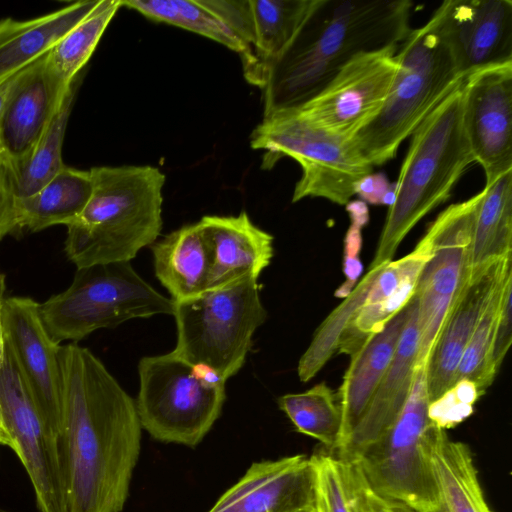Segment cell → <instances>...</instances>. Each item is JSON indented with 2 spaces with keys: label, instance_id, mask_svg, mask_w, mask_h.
<instances>
[{
  "label": "cell",
  "instance_id": "27",
  "mask_svg": "<svg viewBox=\"0 0 512 512\" xmlns=\"http://www.w3.org/2000/svg\"><path fill=\"white\" fill-rule=\"evenodd\" d=\"M429 453L439 494L433 512H494L486 501L468 445L436 428Z\"/></svg>",
  "mask_w": 512,
  "mask_h": 512
},
{
  "label": "cell",
  "instance_id": "31",
  "mask_svg": "<svg viewBox=\"0 0 512 512\" xmlns=\"http://www.w3.org/2000/svg\"><path fill=\"white\" fill-rule=\"evenodd\" d=\"M136 10L145 17L183 28L216 41L240 55L248 54L246 45L202 0H121V7Z\"/></svg>",
  "mask_w": 512,
  "mask_h": 512
},
{
  "label": "cell",
  "instance_id": "2",
  "mask_svg": "<svg viewBox=\"0 0 512 512\" xmlns=\"http://www.w3.org/2000/svg\"><path fill=\"white\" fill-rule=\"evenodd\" d=\"M412 8L410 0H316L268 72L263 117L304 105L358 55L399 46Z\"/></svg>",
  "mask_w": 512,
  "mask_h": 512
},
{
  "label": "cell",
  "instance_id": "1",
  "mask_svg": "<svg viewBox=\"0 0 512 512\" xmlns=\"http://www.w3.org/2000/svg\"><path fill=\"white\" fill-rule=\"evenodd\" d=\"M59 364L65 512H121L141 449L135 400L88 348L60 346Z\"/></svg>",
  "mask_w": 512,
  "mask_h": 512
},
{
  "label": "cell",
  "instance_id": "15",
  "mask_svg": "<svg viewBox=\"0 0 512 512\" xmlns=\"http://www.w3.org/2000/svg\"><path fill=\"white\" fill-rule=\"evenodd\" d=\"M463 122L485 185L512 170V63L471 72L464 79Z\"/></svg>",
  "mask_w": 512,
  "mask_h": 512
},
{
  "label": "cell",
  "instance_id": "42",
  "mask_svg": "<svg viewBox=\"0 0 512 512\" xmlns=\"http://www.w3.org/2000/svg\"><path fill=\"white\" fill-rule=\"evenodd\" d=\"M355 194L371 204H388L390 206L394 198V189L391 190L384 175L371 173L356 184Z\"/></svg>",
  "mask_w": 512,
  "mask_h": 512
},
{
  "label": "cell",
  "instance_id": "7",
  "mask_svg": "<svg viewBox=\"0 0 512 512\" xmlns=\"http://www.w3.org/2000/svg\"><path fill=\"white\" fill-rule=\"evenodd\" d=\"M177 342L172 351L224 381L239 372L256 329L267 317L258 279L245 277L226 286L174 301Z\"/></svg>",
  "mask_w": 512,
  "mask_h": 512
},
{
  "label": "cell",
  "instance_id": "43",
  "mask_svg": "<svg viewBox=\"0 0 512 512\" xmlns=\"http://www.w3.org/2000/svg\"><path fill=\"white\" fill-rule=\"evenodd\" d=\"M5 275L0 272V369L3 364L6 341L4 335V326H3V304H4V293H5Z\"/></svg>",
  "mask_w": 512,
  "mask_h": 512
},
{
  "label": "cell",
  "instance_id": "23",
  "mask_svg": "<svg viewBox=\"0 0 512 512\" xmlns=\"http://www.w3.org/2000/svg\"><path fill=\"white\" fill-rule=\"evenodd\" d=\"M415 298L350 356L337 390L342 409L341 435L335 453L343 448L358 425L394 356Z\"/></svg>",
  "mask_w": 512,
  "mask_h": 512
},
{
  "label": "cell",
  "instance_id": "19",
  "mask_svg": "<svg viewBox=\"0 0 512 512\" xmlns=\"http://www.w3.org/2000/svg\"><path fill=\"white\" fill-rule=\"evenodd\" d=\"M512 267V254L470 274L457 295L438 335L426 367L430 401L450 389L462 354L496 286Z\"/></svg>",
  "mask_w": 512,
  "mask_h": 512
},
{
  "label": "cell",
  "instance_id": "46",
  "mask_svg": "<svg viewBox=\"0 0 512 512\" xmlns=\"http://www.w3.org/2000/svg\"><path fill=\"white\" fill-rule=\"evenodd\" d=\"M298 512H316V510H315V507H313V508L304 509V510H301Z\"/></svg>",
  "mask_w": 512,
  "mask_h": 512
},
{
  "label": "cell",
  "instance_id": "6",
  "mask_svg": "<svg viewBox=\"0 0 512 512\" xmlns=\"http://www.w3.org/2000/svg\"><path fill=\"white\" fill-rule=\"evenodd\" d=\"M250 145L266 152L262 165L266 169L284 156L299 163L302 173L293 191L294 203L318 197L347 205L356 184L373 173V165L352 137L314 123L297 109L263 117L251 133Z\"/></svg>",
  "mask_w": 512,
  "mask_h": 512
},
{
  "label": "cell",
  "instance_id": "14",
  "mask_svg": "<svg viewBox=\"0 0 512 512\" xmlns=\"http://www.w3.org/2000/svg\"><path fill=\"white\" fill-rule=\"evenodd\" d=\"M3 326L6 344L57 448L62 412L60 344L46 331L39 303L30 297L4 299Z\"/></svg>",
  "mask_w": 512,
  "mask_h": 512
},
{
  "label": "cell",
  "instance_id": "24",
  "mask_svg": "<svg viewBox=\"0 0 512 512\" xmlns=\"http://www.w3.org/2000/svg\"><path fill=\"white\" fill-rule=\"evenodd\" d=\"M99 0L71 3L59 10L28 20H0V83L48 53Z\"/></svg>",
  "mask_w": 512,
  "mask_h": 512
},
{
  "label": "cell",
  "instance_id": "26",
  "mask_svg": "<svg viewBox=\"0 0 512 512\" xmlns=\"http://www.w3.org/2000/svg\"><path fill=\"white\" fill-rule=\"evenodd\" d=\"M316 0H249L253 43L242 62L246 80L261 89L268 72L291 43Z\"/></svg>",
  "mask_w": 512,
  "mask_h": 512
},
{
  "label": "cell",
  "instance_id": "34",
  "mask_svg": "<svg viewBox=\"0 0 512 512\" xmlns=\"http://www.w3.org/2000/svg\"><path fill=\"white\" fill-rule=\"evenodd\" d=\"M381 265L369 268L351 293L328 315L316 330L311 343L301 356L297 374L301 382H308L338 351L340 340L352 317L364 304L368 290Z\"/></svg>",
  "mask_w": 512,
  "mask_h": 512
},
{
  "label": "cell",
  "instance_id": "29",
  "mask_svg": "<svg viewBox=\"0 0 512 512\" xmlns=\"http://www.w3.org/2000/svg\"><path fill=\"white\" fill-rule=\"evenodd\" d=\"M512 254V170L483 188L472 232L470 268Z\"/></svg>",
  "mask_w": 512,
  "mask_h": 512
},
{
  "label": "cell",
  "instance_id": "10",
  "mask_svg": "<svg viewBox=\"0 0 512 512\" xmlns=\"http://www.w3.org/2000/svg\"><path fill=\"white\" fill-rule=\"evenodd\" d=\"M429 404L426 366H419L396 420L354 462L376 493L415 512H433L439 503L429 453V442L437 427L429 418Z\"/></svg>",
  "mask_w": 512,
  "mask_h": 512
},
{
  "label": "cell",
  "instance_id": "16",
  "mask_svg": "<svg viewBox=\"0 0 512 512\" xmlns=\"http://www.w3.org/2000/svg\"><path fill=\"white\" fill-rule=\"evenodd\" d=\"M432 16L462 75L512 63L510 0H446Z\"/></svg>",
  "mask_w": 512,
  "mask_h": 512
},
{
  "label": "cell",
  "instance_id": "41",
  "mask_svg": "<svg viewBox=\"0 0 512 512\" xmlns=\"http://www.w3.org/2000/svg\"><path fill=\"white\" fill-rule=\"evenodd\" d=\"M354 465L361 512H415L400 502L376 493L366 482L359 467Z\"/></svg>",
  "mask_w": 512,
  "mask_h": 512
},
{
  "label": "cell",
  "instance_id": "12",
  "mask_svg": "<svg viewBox=\"0 0 512 512\" xmlns=\"http://www.w3.org/2000/svg\"><path fill=\"white\" fill-rule=\"evenodd\" d=\"M0 425L28 473L39 512H65L56 444L7 344L0 369Z\"/></svg>",
  "mask_w": 512,
  "mask_h": 512
},
{
  "label": "cell",
  "instance_id": "45",
  "mask_svg": "<svg viewBox=\"0 0 512 512\" xmlns=\"http://www.w3.org/2000/svg\"><path fill=\"white\" fill-rule=\"evenodd\" d=\"M0 445L8 446L13 449V442L8 435V433L4 430V428L0 425Z\"/></svg>",
  "mask_w": 512,
  "mask_h": 512
},
{
  "label": "cell",
  "instance_id": "35",
  "mask_svg": "<svg viewBox=\"0 0 512 512\" xmlns=\"http://www.w3.org/2000/svg\"><path fill=\"white\" fill-rule=\"evenodd\" d=\"M511 275L512 267L496 286L465 347L456 371L455 383L460 380L470 381L475 384L481 396L497 375L492 364L493 340L503 289Z\"/></svg>",
  "mask_w": 512,
  "mask_h": 512
},
{
  "label": "cell",
  "instance_id": "18",
  "mask_svg": "<svg viewBox=\"0 0 512 512\" xmlns=\"http://www.w3.org/2000/svg\"><path fill=\"white\" fill-rule=\"evenodd\" d=\"M315 507V472L303 454L254 462L208 512H298Z\"/></svg>",
  "mask_w": 512,
  "mask_h": 512
},
{
  "label": "cell",
  "instance_id": "20",
  "mask_svg": "<svg viewBox=\"0 0 512 512\" xmlns=\"http://www.w3.org/2000/svg\"><path fill=\"white\" fill-rule=\"evenodd\" d=\"M418 338L415 299L390 365L358 425L343 448L335 453L337 457L356 462L396 420L412 389L417 368Z\"/></svg>",
  "mask_w": 512,
  "mask_h": 512
},
{
  "label": "cell",
  "instance_id": "33",
  "mask_svg": "<svg viewBox=\"0 0 512 512\" xmlns=\"http://www.w3.org/2000/svg\"><path fill=\"white\" fill-rule=\"evenodd\" d=\"M120 7L121 0H99L48 52L51 66L65 83L70 84L79 76Z\"/></svg>",
  "mask_w": 512,
  "mask_h": 512
},
{
  "label": "cell",
  "instance_id": "32",
  "mask_svg": "<svg viewBox=\"0 0 512 512\" xmlns=\"http://www.w3.org/2000/svg\"><path fill=\"white\" fill-rule=\"evenodd\" d=\"M277 402L299 433L318 440L335 452L342 428L337 391L323 381L304 392L282 395Z\"/></svg>",
  "mask_w": 512,
  "mask_h": 512
},
{
  "label": "cell",
  "instance_id": "40",
  "mask_svg": "<svg viewBox=\"0 0 512 512\" xmlns=\"http://www.w3.org/2000/svg\"><path fill=\"white\" fill-rule=\"evenodd\" d=\"M18 228L16 197L8 163L0 155V242Z\"/></svg>",
  "mask_w": 512,
  "mask_h": 512
},
{
  "label": "cell",
  "instance_id": "22",
  "mask_svg": "<svg viewBox=\"0 0 512 512\" xmlns=\"http://www.w3.org/2000/svg\"><path fill=\"white\" fill-rule=\"evenodd\" d=\"M211 246L212 264L207 290L245 277L258 279L274 255L273 236L242 211L237 216L207 215L200 219Z\"/></svg>",
  "mask_w": 512,
  "mask_h": 512
},
{
  "label": "cell",
  "instance_id": "44",
  "mask_svg": "<svg viewBox=\"0 0 512 512\" xmlns=\"http://www.w3.org/2000/svg\"><path fill=\"white\" fill-rule=\"evenodd\" d=\"M13 77H14V75L11 76L10 78H8L7 80L3 81L2 83H0V114H1V110L3 107L7 92L12 83Z\"/></svg>",
  "mask_w": 512,
  "mask_h": 512
},
{
  "label": "cell",
  "instance_id": "13",
  "mask_svg": "<svg viewBox=\"0 0 512 512\" xmlns=\"http://www.w3.org/2000/svg\"><path fill=\"white\" fill-rule=\"evenodd\" d=\"M398 47L353 58L317 96L296 109L330 131L353 137L386 100L398 68Z\"/></svg>",
  "mask_w": 512,
  "mask_h": 512
},
{
  "label": "cell",
  "instance_id": "4",
  "mask_svg": "<svg viewBox=\"0 0 512 512\" xmlns=\"http://www.w3.org/2000/svg\"><path fill=\"white\" fill-rule=\"evenodd\" d=\"M464 79L411 134L369 268L392 261L406 235L450 196L475 162L463 122Z\"/></svg>",
  "mask_w": 512,
  "mask_h": 512
},
{
  "label": "cell",
  "instance_id": "5",
  "mask_svg": "<svg viewBox=\"0 0 512 512\" xmlns=\"http://www.w3.org/2000/svg\"><path fill=\"white\" fill-rule=\"evenodd\" d=\"M396 58L398 68L385 102L352 137L373 167L393 159L402 142L465 77L433 16L411 29Z\"/></svg>",
  "mask_w": 512,
  "mask_h": 512
},
{
  "label": "cell",
  "instance_id": "39",
  "mask_svg": "<svg viewBox=\"0 0 512 512\" xmlns=\"http://www.w3.org/2000/svg\"><path fill=\"white\" fill-rule=\"evenodd\" d=\"M512 275L507 279L501 298V304L495 326L492 364L498 373L512 341Z\"/></svg>",
  "mask_w": 512,
  "mask_h": 512
},
{
  "label": "cell",
  "instance_id": "9",
  "mask_svg": "<svg viewBox=\"0 0 512 512\" xmlns=\"http://www.w3.org/2000/svg\"><path fill=\"white\" fill-rule=\"evenodd\" d=\"M138 375L135 403L142 428L164 443L199 444L221 414L226 381L172 351L143 357Z\"/></svg>",
  "mask_w": 512,
  "mask_h": 512
},
{
  "label": "cell",
  "instance_id": "47",
  "mask_svg": "<svg viewBox=\"0 0 512 512\" xmlns=\"http://www.w3.org/2000/svg\"><path fill=\"white\" fill-rule=\"evenodd\" d=\"M0 512H10V511H7V510H5L3 508H0Z\"/></svg>",
  "mask_w": 512,
  "mask_h": 512
},
{
  "label": "cell",
  "instance_id": "38",
  "mask_svg": "<svg viewBox=\"0 0 512 512\" xmlns=\"http://www.w3.org/2000/svg\"><path fill=\"white\" fill-rule=\"evenodd\" d=\"M347 210L351 217L349 227L344 239L343 273L345 281L340 285L334 295L338 298L347 297L356 286L362 273V263L359 255L362 248V227L368 221V210L363 202H349Z\"/></svg>",
  "mask_w": 512,
  "mask_h": 512
},
{
  "label": "cell",
  "instance_id": "37",
  "mask_svg": "<svg viewBox=\"0 0 512 512\" xmlns=\"http://www.w3.org/2000/svg\"><path fill=\"white\" fill-rule=\"evenodd\" d=\"M480 397L474 383L467 380L457 381L440 397L430 401L429 418L437 428H453L473 413L474 404Z\"/></svg>",
  "mask_w": 512,
  "mask_h": 512
},
{
  "label": "cell",
  "instance_id": "36",
  "mask_svg": "<svg viewBox=\"0 0 512 512\" xmlns=\"http://www.w3.org/2000/svg\"><path fill=\"white\" fill-rule=\"evenodd\" d=\"M310 460L315 472L316 512H361L354 463L324 452L314 453Z\"/></svg>",
  "mask_w": 512,
  "mask_h": 512
},
{
  "label": "cell",
  "instance_id": "3",
  "mask_svg": "<svg viewBox=\"0 0 512 512\" xmlns=\"http://www.w3.org/2000/svg\"><path fill=\"white\" fill-rule=\"evenodd\" d=\"M90 173L92 195L67 225L65 254L77 269L130 262L160 235L165 175L150 165L98 166Z\"/></svg>",
  "mask_w": 512,
  "mask_h": 512
},
{
  "label": "cell",
  "instance_id": "30",
  "mask_svg": "<svg viewBox=\"0 0 512 512\" xmlns=\"http://www.w3.org/2000/svg\"><path fill=\"white\" fill-rule=\"evenodd\" d=\"M78 82L79 76L31 153L23 161L9 165L16 199L34 194L65 167L62 146Z\"/></svg>",
  "mask_w": 512,
  "mask_h": 512
},
{
  "label": "cell",
  "instance_id": "17",
  "mask_svg": "<svg viewBox=\"0 0 512 512\" xmlns=\"http://www.w3.org/2000/svg\"><path fill=\"white\" fill-rule=\"evenodd\" d=\"M72 83L59 77L48 53L14 75L0 114V155L8 165L31 153Z\"/></svg>",
  "mask_w": 512,
  "mask_h": 512
},
{
  "label": "cell",
  "instance_id": "28",
  "mask_svg": "<svg viewBox=\"0 0 512 512\" xmlns=\"http://www.w3.org/2000/svg\"><path fill=\"white\" fill-rule=\"evenodd\" d=\"M92 191L90 170L65 165L34 194L16 199L18 228L38 232L58 224L67 226L83 212Z\"/></svg>",
  "mask_w": 512,
  "mask_h": 512
},
{
  "label": "cell",
  "instance_id": "11",
  "mask_svg": "<svg viewBox=\"0 0 512 512\" xmlns=\"http://www.w3.org/2000/svg\"><path fill=\"white\" fill-rule=\"evenodd\" d=\"M483 189L443 210L426 231L431 255L416 282L417 367L426 366L444 321L470 274V246Z\"/></svg>",
  "mask_w": 512,
  "mask_h": 512
},
{
  "label": "cell",
  "instance_id": "8",
  "mask_svg": "<svg viewBox=\"0 0 512 512\" xmlns=\"http://www.w3.org/2000/svg\"><path fill=\"white\" fill-rule=\"evenodd\" d=\"M43 325L58 344L134 318L173 315L174 301L156 291L130 262L77 269L70 286L39 304Z\"/></svg>",
  "mask_w": 512,
  "mask_h": 512
},
{
  "label": "cell",
  "instance_id": "25",
  "mask_svg": "<svg viewBox=\"0 0 512 512\" xmlns=\"http://www.w3.org/2000/svg\"><path fill=\"white\" fill-rule=\"evenodd\" d=\"M157 279L173 301L207 290L212 264L208 237L199 222L185 225L151 245Z\"/></svg>",
  "mask_w": 512,
  "mask_h": 512
},
{
  "label": "cell",
  "instance_id": "21",
  "mask_svg": "<svg viewBox=\"0 0 512 512\" xmlns=\"http://www.w3.org/2000/svg\"><path fill=\"white\" fill-rule=\"evenodd\" d=\"M430 255V241L424 234L409 254L381 265L364 304L343 333L339 353L354 354L410 302L419 274Z\"/></svg>",
  "mask_w": 512,
  "mask_h": 512
}]
</instances>
